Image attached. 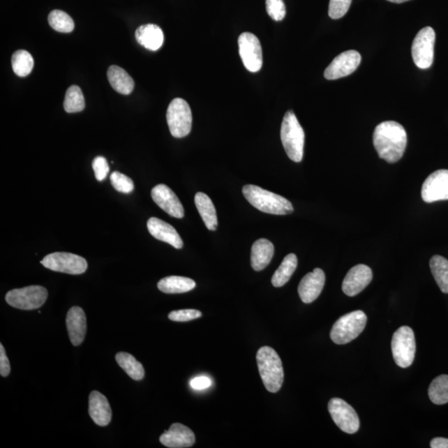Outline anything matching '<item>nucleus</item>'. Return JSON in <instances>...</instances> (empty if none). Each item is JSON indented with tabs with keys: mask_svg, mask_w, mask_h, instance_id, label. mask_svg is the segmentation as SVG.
<instances>
[{
	"mask_svg": "<svg viewBox=\"0 0 448 448\" xmlns=\"http://www.w3.org/2000/svg\"><path fill=\"white\" fill-rule=\"evenodd\" d=\"M267 14L275 21H282L285 16L283 0H266Z\"/></svg>",
	"mask_w": 448,
	"mask_h": 448,
	"instance_id": "36",
	"label": "nucleus"
},
{
	"mask_svg": "<svg viewBox=\"0 0 448 448\" xmlns=\"http://www.w3.org/2000/svg\"><path fill=\"white\" fill-rule=\"evenodd\" d=\"M436 34L431 27L421 29L412 45V56L417 67L428 69L433 63L434 45Z\"/></svg>",
	"mask_w": 448,
	"mask_h": 448,
	"instance_id": "9",
	"label": "nucleus"
},
{
	"mask_svg": "<svg viewBox=\"0 0 448 448\" xmlns=\"http://www.w3.org/2000/svg\"><path fill=\"white\" fill-rule=\"evenodd\" d=\"M297 257L295 254H288L287 257L283 259L282 264L280 265L278 269L275 271L272 276L271 283L275 288L283 287L285 284L289 282L291 279L294 272H295L297 267Z\"/></svg>",
	"mask_w": 448,
	"mask_h": 448,
	"instance_id": "27",
	"label": "nucleus"
},
{
	"mask_svg": "<svg viewBox=\"0 0 448 448\" xmlns=\"http://www.w3.org/2000/svg\"><path fill=\"white\" fill-rule=\"evenodd\" d=\"M392 352L395 363L401 368H408L414 362L416 341L414 331L410 327H402L394 332L392 340Z\"/></svg>",
	"mask_w": 448,
	"mask_h": 448,
	"instance_id": "7",
	"label": "nucleus"
},
{
	"mask_svg": "<svg viewBox=\"0 0 448 448\" xmlns=\"http://www.w3.org/2000/svg\"><path fill=\"white\" fill-rule=\"evenodd\" d=\"M326 283V276L320 269H315L313 272H309L301 281L298 287V293L301 300L309 304L318 298Z\"/></svg>",
	"mask_w": 448,
	"mask_h": 448,
	"instance_id": "17",
	"label": "nucleus"
},
{
	"mask_svg": "<svg viewBox=\"0 0 448 448\" xmlns=\"http://www.w3.org/2000/svg\"><path fill=\"white\" fill-rule=\"evenodd\" d=\"M257 362L263 384L271 393H278L284 381L282 360L269 346H263L257 354Z\"/></svg>",
	"mask_w": 448,
	"mask_h": 448,
	"instance_id": "3",
	"label": "nucleus"
},
{
	"mask_svg": "<svg viewBox=\"0 0 448 448\" xmlns=\"http://www.w3.org/2000/svg\"><path fill=\"white\" fill-rule=\"evenodd\" d=\"M243 194L253 207L263 213L287 215L293 212L291 202L261 187L247 184L243 188Z\"/></svg>",
	"mask_w": 448,
	"mask_h": 448,
	"instance_id": "2",
	"label": "nucleus"
},
{
	"mask_svg": "<svg viewBox=\"0 0 448 448\" xmlns=\"http://www.w3.org/2000/svg\"><path fill=\"white\" fill-rule=\"evenodd\" d=\"M239 47L245 68L251 73L260 71L262 67V50L257 37L251 33H241L239 38Z\"/></svg>",
	"mask_w": 448,
	"mask_h": 448,
	"instance_id": "12",
	"label": "nucleus"
},
{
	"mask_svg": "<svg viewBox=\"0 0 448 448\" xmlns=\"http://www.w3.org/2000/svg\"><path fill=\"white\" fill-rule=\"evenodd\" d=\"M160 291L167 294H179L192 291L196 287L194 280L184 276H171L161 279L157 285Z\"/></svg>",
	"mask_w": 448,
	"mask_h": 448,
	"instance_id": "26",
	"label": "nucleus"
},
{
	"mask_svg": "<svg viewBox=\"0 0 448 448\" xmlns=\"http://www.w3.org/2000/svg\"><path fill=\"white\" fill-rule=\"evenodd\" d=\"M421 197L426 203L448 200V170H439L426 179L421 187Z\"/></svg>",
	"mask_w": 448,
	"mask_h": 448,
	"instance_id": "14",
	"label": "nucleus"
},
{
	"mask_svg": "<svg viewBox=\"0 0 448 448\" xmlns=\"http://www.w3.org/2000/svg\"><path fill=\"white\" fill-rule=\"evenodd\" d=\"M389 2L392 3H401L407 1H410V0H388Z\"/></svg>",
	"mask_w": 448,
	"mask_h": 448,
	"instance_id": "42",
	"label": "nucleus"
},
{
	"mask_svg": "<svg viewBox=\"0 0 448 448\" xmlns=\"http://www.w3.org/2000/svg\"><path fill=\"white\" fill-rule=\"evenodd\" d=\"M329 415L341 431L353 434L359 429V419L357 412L343 399L334 398L328 403Z\"/></svg>",
	"mask_w": 448,
	"mask_h": 448,
	"instance_id": "11",
	"label": "nucleus"
},
{
	"mask_svg": "<svg viewBox=\"0 0 448 448\" xmlns=\"http://www.w3.org/2000/svg\"><path fill=\"white\" fill-rule=\"evenodd\" d=\"M367 316L362 311L350 313L334 324L331 331V338L334 343L345 345L357 339L366 328Z\"/></svg>",
	"mask_w": 448,
	"mask_h": 448,
	"instance_id": "5",
	"label": "nucleus"
},
{
	"mask_svg": "<svg viewBox=\"0 0 448 448\" xmlns=\"http://www.w3.org/2000/svg\"><path fill=\"white\" fill-rule=\"evenodd\" d=\"M274 255V246L269 240L258 239L253 245L251 253V265L255 271H260L271 261Z\"/></svg>",
	"mask_w": 448,
	"mask_h": 448,
	"instance_id": "23",
	"label": "nucleus"
},
{
	"mask_svg": "<svg viewBox=\"0 0 448 448\" xmlns=\"http://www.w3.org/2000/svg\"><path fill=\"white\" fill-rule=\"evenodd\" d=\"M147 227L154 238L165 241L173 246L174 248L181 249L184 246L183 240L178 232L170 224L158 218H151L147 222Z\"/></svg>",
	"mask_w": 448,
	"mask_h": 448,
	"instance_id": "19",
	"label": "nucleus"
},
{
	"mask_svg": "<svg viewBox=\"0 0 448 448\" xmlns=\"http://www.w3.org/2000/svg\"><path fill=\"white\" fill-rule=\"evenodd\" d=\"M48 292L41 285H29L20 289L12 290L6 294L8 305L20 310H35L41 307L47 301Z\"/></svg>",
	"mask_w": 448,
	"mask_h": 448,
	"instance_id": "8",
	"label": "nucleus"
},
{
	"mask_svg": "<svg viewBox=\"0 0 448 448\" xmlns=\"http://www.w3.org/2000/svg\"><path fill=\"white\" fill-rule=\"evenodd\" d=\"M11 371L10 360H8L3 345L0 344V375L7 377Z\"/></svg>",
	"mask_w": 448,
	"mask_h": 448,
	"instance_id": "39",
	"label": "nucleus"
},
{
	"mask_svg": "<svg viewBox=\"0 0 448 448\" xmlns=\"http://www.w3.org/2000/svg\"><path fill=\"white\" fill-rule=\"evenodd\" d=\"M281 140L288 156L294 162H301L304 154L305 133L292 111L285 114Z\"/></svg>",
	"mask_w": 448,
	"mask_h": 448,
	"instance_id": "4",
	"label": "nucleus"
},
{
	"mask_svg": "<svg viewBox=\"0 0 448 448\" xmlns=\"http://www.w3.org/2000/svg\"><path fill=\"white\" fill-rule=\"evenodd\" d=\"M34 61L26 50H17L12 56V68L17 76L24 77L32 72Z\"/></svg>",
	"mask_w": 448,
	"mask_h": 448,
	"instance_id": "31",
	"label": "nucleus"
},
{
	"mask_svg": "<svg viewBox=\"0 0 448 448\" xmlns=\"http://www.w3.org/2000/svg\"><path fill=\"white\" fill-rule=\"evenodd\" d=\"M116 360L120 367L123 368L131 379L142 380L144 376V370L142 363L133 357V354L126 352H119L116 355Z\"/></svg>",
	"mask_w": 448,
	"mask_h": 448,
	"instance_id": "29",
	"label": "nucleus"
},
{
	"mask_svg": "<svg viewBox=\"0 0 448 448\" xmlns=\"http://www.w3.org/2000/svg\"><path fill=\"white\" fill-rule=\"evenodd\" d=\"M428 396L437 405L448 403V375H442L433 380L428 388Z\"/></svg>",
	"mask_w": 448,
	"mask_h": 448,
	"instance_id": "30",
	"label": "nucleus"
},
{
	"mask_svg": "<svg viewBox=\"0 0 448 448\" xmlns=\"http://www.w3.org/2000/svg\"><path fill=\"white\" fill-rule=\"evenodd\" d=\"M202 313L200 311L194 309H186L174 311L169 314V319L173 322H186L190 320L201 318Z\"/></svg>",
	"mask_w": 448,
	"mask_h": 448,
	"instance_id": "37",
	"label": "nucleus"
},
{
	"mask_svg": "<svg viewBox=\"0 0 448 448\" xmlns=\"http://www.w3.org/2000/svg\"><path fill=\"white\" fill-rule=\"evenodd\" d=\"M92 169H94L96 179L98 181H103L107 178L110 171L108 162L103 156L95 158L92 161Z\"/></svg>",
	"mask_w": 448,
	"mask_h": 448,
	"instance_id": "38",
	"label": "nucleus"
},
{
	"mask_svg": "<svg viewBox=\"0 0 448 448\" xmlns=\"http://www.w3.org/2000/svg\"><path fill=\"white\" fill-rule=\"evenodd\" d=\"M361 63V56L357 51L349 50L336 57L326 70L324 76L327 80H336L349 76Z\"/></svg>",
	"mask_w": 448,
	"mask_h": 448,
	"instance_id": "13",
	"label": "nucleus"
},
{
	"mask_svg": "<svg viewBox=\"0 0 448 448\" xmlns=\"http://www.w3.org/2000/svg\"><path fill=\"white\" fill-rule=\"evenodd\" d=\"M195 205L202 219L210 231H215L218 227L216 209L210 197L204 193H197L195 197Z\"/></svg>",
	"mask_w": 448,
	"mask_h": 448,
	"instance_id": "25",
	"label": "nucleus"
},
{
	"mask_svg": "<svg viewBox=\"0 0 448 448\" xmlns=\"http://www.w3.org/2000/svg\"><path fill=\"white\" fill-rule=\"evenodd\" d=\"M89 415L96 425L107 426L112 421V412L107 398L98 391H92L89 396Z\"/></svg>",
	"mask_w": 448,
	"mask_h": 448,
	"instance_id": "21",
	"label": "nucleus"
},
{
	"mask_svg": "<svg viewBox=\"0 0 448 448\" xmlns=\"http://www.w3.org/2000/svg\"><path fill=\"white\" fill-rule=\"evenodd\" d=\"M160 441L170 448H186L195 445V436L192 430L181 424H174L168 431L161 435Z\"/></svg>",
	"mask_w": 448,
	"mask_h": 448,
	"instance_id": "18",
	"label": "nucleus"
},
{
	"mask_svg": "<svg viewBox=\"0 0 448 448\" xmlns=\"http://www.w3.org/2000/svg\"><path fill=\"white\" fill-rule=\"evenodd\" d=\"M110 179H111L112 186L118 192L123 193V194H130L134 190L133 179L125 174L117 172V171L111 174Z\"/></svg>",
	"mask_w": 448,
	"mask_h": 448,
	"instance_id": "34",
	"label": "nucleus"
},
{
	"mask_svg": "<svg viewBox=\"0 0 448 448\" xmlns=\"http://www.w3.org/2000/svg\"><path fill=\"white\" fill-rule=\"evenodd\" d=\"M48 23L52 29L60 33H71L74 29V22L67 13L52 10L48 15Z\"/></svg>",
	"mask_w": 448,
	"mask_h": 448,
	"instance_id": "33",
	"label": "nucleus"
},
{
	"mask_svg": "<svg viewBox=\"0 0 448 448\" xmlns=\"http://www.w3.org/2000/svg\"><path fill=\"white\" fill-rule=\"evenodd\" d=\"M43 267L54 271L71 275L84 274L87 262L78 255L68 253H54L47 255L41 261Z\"/></svg>",
	"mask_w": 448,
	"mask_h": 448,
	"instance_id": "10",
	"label": "nucleus"
},
{
	"mask_svg": "<svg viewBox=\"0 0 448 448\" xmlns=\"http://www.w3.org/2000/svg\"><path fill=\"white\" fill-rule=\"evenodd\" d=\"M66 324L70 341L74 346L80 345L85 339L87 318L81 307L73 306L68 311Z\"/></svg>",
	"mask_w": 448,
	"mask_h": 448,
	"instance_id": "20",
	"label": "nucleus"
},
{
	"mask_svg": "<svg viewBox=\"0 0 448 448\" xmlns=\"http://www.w3.org/2000/svg\"><path fill=\"white\" fill-rule=\"evenodd\" d=\"M430 269L435 281L443 293L448 294V260L435 255L430 260Z\"/></svg>",
	"mask_w": 448,
	"mask_h": 448,
	"instance_id": "28",
	"label": "nucleus"
},
{
	"mask_svg": "<svg viewBox=\"0 0 448 448\" xmlns=\"http://www.w3.org/2000/svg\"><path fill=\"white\" fill-rule=\"evenodd\" d=\"M407 142L405 129L396 121L382 122L373 131V142L378 155L390 164L401 159Z\"/></svg>",
	"mask_w": 448,
	"mask_h": 448,
	"instance_id": "1",
	"label": "nucleus"
},
{
	"mask_svg": "<svg viewBox=\"0 0 448 448\" xmlns=\"http://www.w3.org/2000/svg\"><path fill=\"white\" fill-rule=\"evenodd\" d=\"M352 0H331L329 4V16L339 20L348 12Z\"/></svg>",
	"mask_w": 448,
	"mask_h": 448,
	"instance_id": "35",
	"label": "nucleus"
},
{
	"mask_svg": "<svg viewBox=\"0 0 448 448\" xmlns=\"http://www.w3.org/2000/svg\"><path fill=\"white\" fill-rule=\"evenodd\" d=\"M430 447L432 448H448V439L443 438H433L430 442Z\"/></svg>",
	"mask_w": 448,
	"mask_h": 448,
	"instance_id": "41",
	"label": "nucleus"
},
{
	"mask_svg": "<svg viewBox=\"0 0 448 448\" xmlns=\"http://www.w3.org/2000/svg\"><path fill=\"white\" fill-rule=\"evenodd\" d=\"M107 77L113 89L123 95H130L135 87V82L124 69L118 66H111L108 68Z\"/></svg>",
	"mask_w": 448,
	"mask_h": 448,
	"instance_id": "24",
	"label": "nucleus"
},
{
	"mask_svg": "<svg viewBox=\"0 0 448 448\" xmlns=\"http://www.w3.org/2000/svg\"><path fill=\"white\" fill-rule=\"evenodd\" d=\"M151 197L155 203L170 216L182 218L184 209L181 202L174 193L165 184H158L151 191Z\"/></svg>",
	"mask_w": 448,
	"mask_h": 448,
	"instance_id": "15",
	"label": "nucleus"
},
{
	"mask_svg": "<svg viewBox=\"0 0 448 448\" xmlns=\"http://www.w3.org/2000/svg\"><path fill=\"white\" fill-rule=\"evenodd\" d=\"M212 385V380L206 376L196 377L191 381V386L196 390L208 389Z\"/></svg>",
	"mask_w": 448,
	"mask_h": 448,
	"instance_id": "40",
	"label": "nucleus"
},
{
	"mask_svg": "<svg viewBox=\"0 0 448 448\" xmlns=\"http://www.w3.org/2000/svg\"><path fill=\"white\" fill-rule=\"evenodd\" d=\"M135 39L140 45L151 51H157L163 45V31L156 24L140 26L135 31Z\"/></svg>",
	"mask_w": 448,
	"mask_h": 448,
	"instance_id": "22",
	"label": "nucleus"
},
{
	"mask_svg": "<svg viewBox=\"0 0 448 448\" xmlns=\"http://www.w3.org/2000/svg\"><path fill=\"white\" fill-rule=\"evenodd\" d=\"M85 108L84 96L80 87H70L64 100V109L68 113L80 112Z\"/></svg>",
	"mask_w": 448,
	"mask_h": 448,
	"instance_id": "32",
	"label": "nucleus"
},
{
	"mask_svg": "<svg viewBox=\"0 0 448 448\" xmlns=\"http://www.w3.org/2000/svg\"><path fill=\"white\" fill-rule=\"evenodd\" d=\"M372 278L373 274L370 267L364 264L354 266L345 276L342 290L348 297L357 296L367 288Z\"/></svg>",
	"mask_w": 448,
	"mask_h": 448,
	"instance_id": "16",
	"label": "nucleus"
},
{
	"mask_svg": "<svg viewBox=\"0 0 448 448\" xmlns=\"http://www.w3.org/2000/svg\"><path fill=\"white\" fill-rule=\"evenodd\" d=\"M171 135L175 138L186 137L192 128V112L186 100L175 98L170 103L166 113Z\"/></svg>",
	"mask_w": 448,
	"mask_h": 448,
	"instance_id": "6",
	"label": "nucleus"
}]
</instances>
